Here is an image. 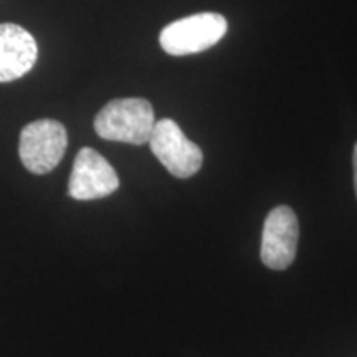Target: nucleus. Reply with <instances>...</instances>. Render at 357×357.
Masks as SVG:
<instances>
[{
  "label": "nucleus",
  "mask_w": 357,
  "mask_h": 357,
  "mask_svg": "<svg viewBox=\"0 0 357 357\" xmlns=\"http://www.w3.org/2000/svg\"><path fill=\"white\" fill-rule=\"evenodd\" d=\"M227 29L229 24L220 13H195L169 24L160 32L159 43L169 55H192L217 45L227 33Z\"/></svg>",
  "instance_id": "obj_2"
},
{
  "label": "nucleus",
  "mask_w": 357,
  "mask_h": 357,
  "mask_svg": "<svg viewBox=\"0 0 357 357\" xmlns=\"http://www.w3.org/2000/svg\"><path fill=\"white\" fill-rule=\"evenodd\" d=\"M68 134L60 121L38 119L22 129L19 154L26 171L32 174H48L63 159Z\"/></svg>",
  "instance_id": "obj_3"
},
{
  "label": "nucleus",
  "mask_w": 357,
  "mask_h": 357,
  "mask_svg": "<svg viewBox=\"0 0 357 357\" xmlns=\"http://www.w3.org/2000/svg\"><path fill=\"white\" fill-rule=\"evenodd\" d=\"M149 146L158 160L177 178H189L200 171L204 164L202 149L187 139L174 119L155 121Z\"/></svg>",
  "instance_id": "obj_4"
},
{
  "label": "nucleus",
  "mask_w": 357,
  "mask_h": 357,
  "mask_svg": "<svg viewBox=\"0 0 357 357\" xmlns=\"http://www.w3.org/2000/svg\"><path fill=\"white\" fill-rule=\"evenodd\" d=\"M352 166H354V189L357 195V142L354 147V154H352Z\"/></svg>",
  "instance_id": "obj_8"
},
{
  "label": "nucleus",
  "mask_w": 357,
  "mask_h": 357,
  "mask_svg": "<svg viewBox=\"0 0 357 357\" xmlns=\"http://www.w3.org/2000/svg\"><path fill=\"white\" fill-rule=\"evenodd\" d=\"M119 177L113 166L91 147L79 149L71 169L68 194L75 200H96L118 190Z\"/></svg>",
  "instance_id": "obj_5"
},
{
  "label": "nucleus",
  "mask_w": 357,
  "mask_h": 357,
  "mask_svg": "<svg viewBox=\"0 0 357 357\" xmlns=\"http://www.w3.org/2000/svg\"><path fill=\"white\" fill-rule=\"evenodd\" d=\"M155 119L151 102L142 98L113 100L95 118V131L106 141L142 146L149 142Z\"/></svg>",
  "instance_id": "obj_1"
},
{
  "label": "nucleus",
  "mask_w": 357,
  "mask_h": 357,
  "mask_svg": "<svg viewBox=\"0 0 357 357\" xmlns=\"http://www.w3.org/2000/svg\"><path fill=\"white\" fill-rule=\"evenodd\" d=\"M300 227L291 208L280 205L268 213L261 236V261L270 270H287L296 258Z\"/></svg>",
  "instance_id": "obj_6"
},
{
  "label": "nucleus",
  "mask_w": 357,
  "mask_h": 357,
  "mask_svg": "<svg viewBox=\"0 0 357 357\" xmlns=\"http://www.w3.org/2000/svg\"><path fill=\"white\" fill-rule=\"evenodd\" d=\"M37 56L38 47L32 33L17 24H0V83L29 73Z\"/></svg>",
  "instance_id": "obj_7"
}]
</instances>
